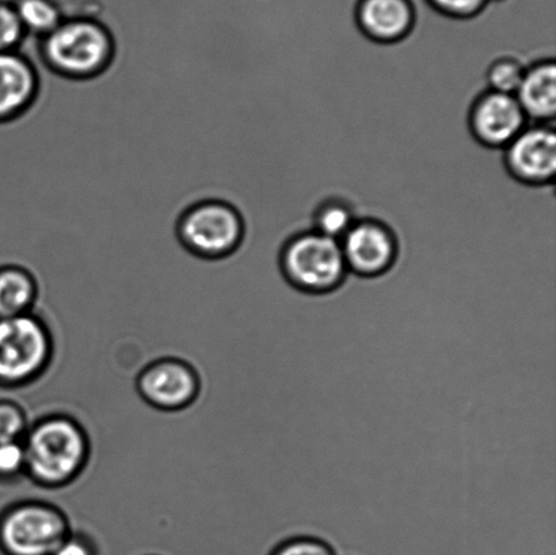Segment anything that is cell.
I'll return each mask as SVG.
<instances>
[{"label": "cell", "mask_w": 556, "mask_h": 555, "mask_svg": "<svg viewBox=\"0 0 556 555\" xmlns=\"http://www.w3.org/2000/svg\"><path fill=\"white\" fill-rule=\"evenodd\" d=\"M73 531L67 514L43 500H20L0 510V554L52 555Z\"/></svg>", "instance_id": "8992f818"}, {"label": "cell", "mask_w": 556, "mask_h": 555, "mask_svg": "<svg viewBox=\"0 0 556 555\" xmlns=\"http://www.w3.org/2000/svg\"><path fill=\"white\" fill-rule=\"evenodd\" d=\"M427 3L444 18L471 21L483 13L489 0H427Z\"/></svg>", "instance_id": "44dd1931"}, {"label": "cell", "mask_w": 556, "mask_h": 555, "mask_svg": "<svg viewBox=\"0 0 556 555\" xmlns=\"http://www.w3.org/2000/svg\"><path fill=\"white\" fill-rule=\"evenodd\" d=\"M26 478L43 489L70 487L84 475L91 458V440L75 417L52 413L30 424L22 440Z\"/></svg>", "instance_id": "6da1fadb"}, {"label": "cell", "mask_w": 556, "mask_h": 555, "mask_svg": "<svg viewBox=\"0 0 556 555\" xmlns=\"http://www.w3.org/2000/svg\"><path fill=\"white\" fill-rule=\"evenodd\" d=\"M42 67L60 79L89 81L111 70L117 56L116 40L101 22L67 18L37 40Z\"/></svg>", "instance_id": "7a4b0ae2"}, {"label": "cell", "mask_w": 556, "mask_h": 555, "mask_svg": "<svg viewBox=\"0 0 556 555\" xmlns=\"http://www.w3.org/2000/svg\"><path fill=\"white\" fill-rule=\"evenodd\" d=\"M53 357L52 330L40 315L0 319V388L21 389L37 382Z\"/></svg>", "instance_id": "277c9868"}, {"label": "cell", "mask_w": 556, "mask_h": 555, "mask_svg": "<svg viewBox=\"0 0 556 555\" xmlns=\"http://www.w3.org/2000/svg\"><path fill=\"white\" fill-rule=\"evenodd\" d=\"M528 65L530 63L527 60L515 56V54H503V56L495 58L484 74L488 90L515 96L525 78Z\"/></svg>", "instance_id": "e0dca14e"}, {"label": "cell", "mask_w": 556, "mask_h": 555, "mask_svg": "<svg viewBox=\"0 0 556 555\" xmlns=\"http://www.w3.org/2000/svg\"><path fill=\"white\" fill-rule=\"evenodd\" d=\"M26 478L24 443H0V483H14Z\"/></svg>", "instance_id": "ffe728a7"}, {"label": "cell", "mask_w": 556, "mask_h": 555, "mask_svg": "<svg viewBox=\"0 0 556 555\" xmlns=\"http://www.w3.org/2000/svg\"><path fill=\"white\" fill-rule=\"evenodd\" d=\"M358 219H362V215L351 201L331 198L321 201L318 209H316L313 230L321 234V236L341 241Z\"/></svg>", "instance_id": "9a60e30c"}, {"label": "cell", "mask_w": 556, "mask_h": 555, "mask_svg": "<svg viewBox=\"0 0 556 555\" xmlns=\"http://www.w3.org/2000/svg\"><path fill=\"white\" fill-rule=\"evenodd\" d=\"M26 37L14 5L0 2V53L20 51Z\"/></svg>", "instance_id": "d6986e66"}, {"label": "cell", "mask_w": 556, "mask_h": 555, "mask_svg": "<svg viewBox=\"0 0 556 555\" xmlns=\"http://www.w3.org/2000/svg\"><path fill=\"white\" fill-rule=\"evenodd\" d=\"M0 2H2V0H0ZM4 3V2H3Z\"/></svg>", "instance_id": "d4e9b609"}, {"label": "cell", "mask_w": 556, "mask_h": 555, "mask_svg": "<svg viewBox=\"0 0 556 555\" xmlns=\"http://www.w3.org/2000/svg\"><path fill=\"white\" fill-rule=\"evenodd\" d=\"M515 97L528 122L555 124L556 60L543 59L528 65Z\"/></svg>", "instance_id": "4fadbf2b"}, {"label": "cell", "mask_w": 556, "mask_h": 555, "mask_svg": "<svg viewBox=\"0 0 556 555\" xmlns=\"http://www.w3.org/2000/svg\"><path fill=\"white\" fill-rule=\"evenodd\" d=\"M14 9L26 35L46 37L64 21L62 11L53 0H14Z\"/></svg>", "instance_id": "2e32d148"}, {"label": "cell", "mask_w": 556, "mask_h": 555, "mask_svg": "<svg viewBox=\"0 0 556 555\" xmlns=\"http://www.w3.org/2000/svg\"><path fill=\"white\" fill-rule=\"evenodd\" d=\"M41 92V73L20 51L0 53V125L16 122L31 111Z\"/></svg>", "instance_id": "8fae6325"}, {"label": "cell", "mask_w": 556, "mask_h": 555, "mask_svg": "<svg viewBox=\"0 0 556 555\" xmlns=\"http://www.w3.org/2000/svg\"><path fill=\"white\" fill-rule=\"evenodd\" d=\"M530 124L515 96L484 90L468 111L472 139L484 149L503 151Z\"/></svg>", "instance_id": "30bf717a"}, {"label": "cell", "mask_w": 556, "mask_h": 555, "mask_svg": "<svg viewBox=\"0 0 556 555\" xmlns=\"http://www.w3.org/2000/svg\"><path fill=\"white\" fill-rule=\"evenodd\" d=\"M506 173L528 188L555 185V124H528L503 150Z\"/></svg>", "instance_id": "ba28073f"}, {"label": "cell", "mask_w": 556, "mask_h": 555, "mask_svg": "<svg viewBox=\"0 0 556 555\" xmlns=\"http://www.w3.org/2000/svg\"><path fill=\"white\" fill-rule=\"evenodd\" d=\"M269 555H337L325 541L313 537H298L278 543Z\"/></svg>", "instance_id": "7402d4cb"}, {"label": "cell", "mask_w": 556, "mask_h": 555, "mask_svg": "<svg viewBox=\"0 0 556 555\" xmlns=\"http://www.w3.org/2000/svg\"><path fill=\"white\" fill-rule=\"evenodd\" d=\"M52 555H100V552L90 535L80 531H71Z\"/></svg>", "instance_id": "603a6c76"}, {"label": "cell", "mask_w": 556, "mask_h": 555, "mask_svg": "<svg viewBox=\"0 0 556 555\" xmlns=\"http://www.w3.org/2000/svg\"><path fill=\"white\" fill-rule=\"evenodd\" d=\"M349 274L379 277L394 268L400 257V239L387 223L362 217L340 241Z\"/></svg>", "instance_id": "9c48e42d"}, {"label": "cell", "mask_w": 556, "mask_h": 555, "mask_svg": "<svg viewBox=\"0 0 556 555\" xmlns=\"http://www.w3.org/2000/svg\"><path fill=\"white\" fill-rule=\"evenodd\" d=\"M38 297L35 272L21 264L0 265V319L35 312Z\"/></svg>", "instance_id": "5bb4252c"}, {"label": "cell", "mask_w": 556, "mask_h": 555, "mask_svg": "<svg viewBox=\"0 0 556 555\" xmlns=\"http://www.w3.org/2000/svg\"><path fill=\"white\" fill-rule=\"evenodd\" d=\"M30 422L18 402L0 400V443L22 442Z\"/></svg>", "instance_id": "ac0fdd59"}, {"label": "cell", "mask_w": 556, "mask_h": 555, "mask_svg": "<svg viewBox=\"0 0 556 555\" xmlns=\"http://www.w3.org/2000/svg\"><path fill=\"white\" fill-rule=\"evenodd\" d=\"M247 231L242 211L219 198L195 201L176 222V236L185 252L208 263L233 257L243 247Z\"/></svg>", "instance_id": "3957f363"}, {"label": "cell", "mask_w": 556, "mask_h": 555, "mask_svg": "<svg viewBox=\"0 0 556 555\" xmlns=\"http://www.w3.org/2000/svg\"><path fill=\"white\" fill-rule=\"evenodd\" d=\"M280 269L289 286L309 295L337 290L349 275L340 241L315 230L288 239L280 253Z\"/></svg>", "instance_id": "5b68a950"}, {"label": "cell", "mask_w": 556, "mask_h": 555, "mask_svg": "<svg viewBox=\"0 0 556 555\" xmlns=\"http://www.w3.org/2000/svg\"><path fill=\"white\" fill-rule=\"evenodd\" d=\"M201 377L192 364L179 357H161L136 378V391L147 405L166 413L188 409L199 400Z\"/></svg>", "instance_id": "52a82bcc"}, {"label": "cell", "mask_w": 556, "mask_h": 555, "mask_svg": "<svg viewBox=\"0 0 556 555\" xmlns=\"http://www.w3.org/2000/svg\"><path fill=\"white\" fill-rule=\"evenodd\" d=\"M354 21L369 41L395 46L416 29L417 10L412 0H358Z\"/></svg>", "instance_id": "7c38bea8"}, {"label": "cell", "mask_w": 556, "mask_h": 555, "mask_svg": "<svg viewBox=\"0 0 556 555\" xmlns=\"http://www.w3.org/2000/svg\"><path fill=\"white\" fill-rule=\"evenodd\" d=\"M489 2H490V0H489ZM494 2H501V0H494Z\"/></svg>", "instance_id": "cb8c5ba5"}]
</instances>
